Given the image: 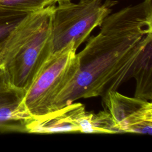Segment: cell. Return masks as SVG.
Here are the masks:
<instances>
[{
    "label": "cell",
    "instance_id": "1",
    "mask_svg": "<svg viewBox=\"0 0 152 152\" xmlns=\"http://www.w3.org/2000/svg\"><path fill=\"white\" fill-rule=\"evenodd\" d=\"M77 53L79 69L57 96L52 111L79 99L103 97L131 78L133 66L152 41V0H144L113 14Z\"/></svg>",
    "mask_w": 152,
    "mask_h": 152
},
{
    "label": "cell",
    "instance_id": "2",
    "mask_svg": "<svg viewBox=\"0 0 152 152\" xmlns=\"http://www.w3.org/2000/svg\"><path fill=\"white\" fill-rule=\"evenodd\" d=\"M53 6L26 15L2 46L0 65L14 88L26 91L52 53Z\"/></svg>",
    "mask_w": 152,
    "mask_h": 152
},
{
    "label": "cell",
    "instance_id": "3",
    "mask_svg": "<svg viewBox=\"0 0 152 152\" xmlns=\"http://www.w3.org/2000/svg\"><path fill=\"white\" fill-rule=\"evenodd\" d=\"M117 3L114 0H79L58 2L53 7L51 30L52 53L58 52L71 43L77 49Z\"/></svg>",
    "mask_w": 152,
    "mask_h": 152
},
{
    "label": "cell",
    "instance_id": "4",
    "mask_svg": "<svg viewBox=\"0 0 152 152\" xmlns=\"http://www.w3.org/2000/svg\"><path fill=\"white\" fill-rule=\"evenodd\" d=\"M74 43L52 53L26 91L24 103L33 118L52 110L59 94L73 80L80 63Z\"/></svg>",
    "mask_w": 152,
    "mask_h": 152
},
{
    "label": "cell",
    "instance_id": "5",
    "mask_svg": "<svg viewBox=\"0 0 152 152\" xmlns=\"http://www.w3.org/2000/svg\"><path fill=\"white\" fill-rule=\"evenodd\" d=\"M104 104L116 126L122 133L152 134V103L148 100L131 97L116 90L103 97Z\"/></svg>",
    "mask_w": 152,
    "mask_h": 152
},
{
    "label": "cell",
    "instance_id": "6",
    "mask_svg": "<svg viewBox=\"0 0 152 152\" xmlns=\"http://www.w3.org/2000/svg\"><path fill=\"white\" fill-rule=\"evenodd\" d=\"M87 112L83 104H67L43 116L33 118L26 125V133H83Z\"/></svg>",
    "mask_w": 152,
    "mask_h": 152
},
{
    "label": "cell",
    "instance_id": "7",
    "mask_svg": "<svg viewBox=\"0 0 152 152\" xmlns=\"http://www.w3.org/2000/svg\"><path fill=\"white\" fill-rule=\"evenodd\" d=\"M25 93L12 87L0 92V132H26L33 116L24 103Z\"/></svg>",
    "mask_w": 152,
    "mask_h": 152
},
{
    "label": "cell",
    "instance_id": "8",
    "mask_svg": "<svg viewBox=\"0 0 152 152\" xmlns=\"http://www.w3.org/2000/svg\"><path fill=\"white\" fill-rule=\"evenodd\" d=\"M136 82L134 97L152 99V41H150L135 63L130 75Z\"/></svg>",
    "mask_w": 152,
    "mask_h": 152
},
{
    "label": "cell",
    "instance_id": "9",
    "mask_svg": "<svg viewBox=\"0 0 152 152\" xmlns=\"http://www.w3.org/2000/svg\"><path fill=\"white\" fill-rule=\"evenodd\" d=\"M118 134L122 132L116 126L109 111L97 113L89 112L88 134Z\"/></svg>",
    "mask_w": 152,
    "mask_h": 152
},
{
    "label": "cell",
    "instance_id": "10",
    "mask_svg": "<svg viewBox=\"0 0 152 152\" xmlns=\"http://www.w3.org/2000/svg\"><path fill=\"white\" fill-rule=\"evenodd\" d=\"M55 3L56 0H0V7L28 14Z\"/></svg>",
    "mask_w": 152,
    "mask_h": 152
},
{
    "label": "cell",
    "instance_id": "11",
    "mask_svg": "<svg viewBox=\"0 0 152 152\" xmlns=\"http://www.w3.org/2000/svg\"><path fill=\"white\" fill-rule=\"evenodd\" d=\"M27 14L14 10L0 7V48L4 44L7 37Z\"/></svg>",
    "mask_w": 152,
    "mask_h": 152
},
{
    "label": "cell",
    "instance_id": "12",
    "mask_svg": "<svg viewBox=\"0 0 152 152\" xmlns=\"http://www.w3.org/2000/svg\"><path fill=\"white\" fill-rule=\"evenodd\" d=\"M2 48H0V52ZM11 87H12V86L10 85L8 81V80L7 77L3 68L0 65V92L6 90Z\"/></svg>",
    "mask_w": 152,
    "mask_h": 152
},
{
    "label": "cell",
    "instance_id": "13",
    "mask_svg": "<svg viewBox=\"0 0 152 152\" xmlns=\"http://www.w3.org/2000/svg\"><path fill=\"white\" fill-rule=\"evenodd\" d=\"M56 2H64V1H72V0H56Z\"/></svg>",
    "mask_w": 152,
    "mask_h": 152
}]
</instances>
